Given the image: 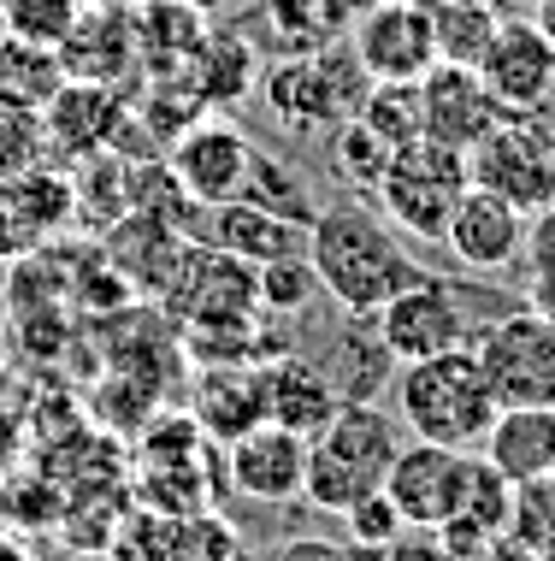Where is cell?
<instances>
[{
	"instance_id": "60d3db41",
	"label": "cell",
	"mask_w": 555,
	"mask_h": 561,
	"mask_svg": "<svg viewBox=\"0 0 555 561\" xmlns=\"http://www.w3.org/2000/svg\"><path fill=\"white\" fill-rule=\"evenodd\" d=\"M0 42H7V12H0Z\"/></svg>"
},
{
	"instance_id": "6da1fadb",
	"label": "cell",
	"mask_w": 555,
	"mask_h": 561,
	"mask_svg": "<svg viewBox=\"0 0 555 561\" xmlns=\"http://www.w3.org/2000/svg\"><path fill=\"white\" fill-rule=\"evenodd\" d=\"M308 261L320 272V290L343 313H379L390 296L408 290L419 272H426L402 249L396 225L361 202L320 207V219L308 225Z\"/></svg>"
},
{
	"instance_id": "9a60e30c",
	"label": "cell",
	"mask_w": 555,
	"mask_h": 561,
	"mask_svg": "<svg viewBox=\"0 0 555 561\" xmlns=\"http://www.w3.org/2000/svg\"><path fill=\"white\" fill-rule=\"evenodd\" d=\"M172 172L201 207H219L231 195H243L248 184V160H254V142L236 125L224 118H195L172 136Z\"/></svg>"
},
{
	"instance_id": "603a6c76",
	"label": "cell",
	"mask_w": 555,
	"mask_h": 561,
	"mask_svg": "<svg viewBox=\"0 0 555 561\" xmlns=\"http://www.w3.org/2000/svg\"><path fill=\"white\" fill-rule=\"evenodd\" d=\"M396 426H402V420H390L379 402H355V397H343V402H337V414L325 420L320 432H313V444H320V449H332L337 461H343V467H355L361 479L384 484L390 455L402 449Z\"/></svg>"
},
{
	"instance_id": "277c9868",
	"label": "cell",
	"mask_w": 555,
	"mask_h": 561,
	"mask_svg": "<svg viewBox=\"0 0 555 561\" xmlns=\"http://www.w3.org/2000/svg\"><path fill=\"white\" fill-rule=\"evenodd\" d=\"M473 172H467V154L461 148H443L431 136H414L390 154L379 190V214L396 225L402 237H419V242H443V225L455 214V202L467 195Z\"/></svg>"
},
{
	"instance_id": "7402d4cb",
	"label": "cell",
	"mask_w": 555,
	"mask_h": 561,
	"mask_svg": "<svg viewBox=\"0 0 555 561\" xmlns=\"http://www.w3.org/2000/svg\"><path fill=\"white\" fill-rule=\"evenodd\" d=\"M485 461L508 484H537L555 473V408H497L485 432Z\"/></svg>"
},
{
	"instance_id": "9c48e42d",
	"label": "cell",
	"mask_w": 555,
	"mask_h": 561,
	"mask_svg": "<svg viewBox=\"0 0 555 561\" xmlns=\"http://www.w3.org/2000/svg\"><path fill=\"white\" fill-rule=\"evenodd\" d=\"M372 83H419L438 66V30L426 0H372L349 36Z\"/></svg>"
},
{
	"instance_id": "4dcf8cb0",
	"label": "cell",
	"mask_w": 555,
	"mask_h": 561,
	"mask_svg": "<svg viewBox=\"0 0 555 561\" xmlns=\"http://www.w3.org/2000/svg\"><path fill=\"white\" fill-rule=\"evenodd\" d=\"M355 118L379 130L390 148L414 142V136H419V83H367Z\"/></svg>"
},
{
	"instance_id": "5b68a950",
	"label": "cell",
	"mask_w": 555,
	"mask_h": 561,
	"mask_svg": "<svg viewBox=\"0 0 555 561\" xmlns=\"http://www.w3.org/2000/svg\"><path fill=\"white\" fill-rule=\"evenodd\" d=\"M467 172L478 190L514 202L532 219L555 202V125H544V113H502L497 130L467 148Z\"/></svg>"
},
{
	"instance_id": "836d02e7",
	"label": "cell",
	"mask_w": 555,
	"mask_h": 561,
	"mask_svg": "<svg viewBox=\"0 0 555 561\" xmlns=\"http://www.w3.org/2000/svg\"><path fill=\"white\" fill-rule=\"evenodd\" d=\"M36 160H48V130H42V113L0 101V184H7V178H19L24 165H36Z\"/></svg>"
},
{
	"instance_id": "f546056e",
	"label": "cell",
	"mask_w": 555,
	"mask_h": 561,
	"mask_svg": "<svg viewBox=\"0 0 555 561\" xmlns=\"http://www.w3.org/2000/svg\"><path fill=\"white\" fill-rule=\"evenodd\" d=\"M254 290H261V313H302L313 296H325L320 290V272H313V261H308V249L254 266Z\"/></svg>"
},
{
	"instance_id": "484cf974",
	"label": "cell",
	"mask_w": 555,
	"mask_h": 561,
	"mask_svg": "<svg viewBox=\"0 0 555 561\" xmlns=\"http://www.w3.org/2000/svg\"><path fill=\"white\" fill-rule=\"evenodd\" d=\"M431 7V30H438V59H455V66H478L490 30L502 19L490 12V0H426Z\"/></svg>"
},
{
	"instance_id": "74e56055",
	"label": "cell",
	"mask_w": 555,
	"mask_h": 561,
	"mask_svg": "<svg viewBox=\"0 0 555 561\" xmlns=\"http://www.w3.org/2000/svg\"><path fill=\"white\" fill-rule=\"evenodd\" d=\"M343 543H325V538H296V543H278V556H337Z\"/></svg>"
},
{
	"instance_id": "8d00e7d4",
	"label": "cell",
	"mask_w": 555,
	"mask_h": 561,
	"mask_svg": "<svg viewBox=\"0 0 555 561\" xmlns=\"http://www.w3.org/2000/svg\"><path fill=\"white\" fill-rule=\"evenodd\" d=\"M527 272H532V266H527ZM527 301L544 313V320H555V272H532V278H527Z\"/></svg>"
},
{
	"instance_id": "3957f363",
	"label": "cell",
	"mask_w": 555,
	"mask_h": 561,
	"mask_svg": "<svg viewBox=\"0 0 555 561\" xmlns=\"http://www.w3.org/2000/svg\"><path fill=\"white\" fill-rule=\"evenodd\" d=\"M367 83H372V78L361 71L355 48L325 42V48H308V54L278 59V66L266 71V83H261V101H266V113H273L284 130L320 136V130H337L343 118L361 107Z\"/></svg>"
},
{
	"instance_id": "2e32d148",
	"label": "cell",
	"mask_w": 555,
	"mask_h": 561,
	"mask_svg": "<svg viewBox=\"0 0 555 561\" xmlns=\"http://www.w3.org/2000/svg\"><path fill=\"white\" fill-rule=\"evenodd\" d=\"M443 242L455 254V266L467 272H502L527 254V214L502 195L467 184V195L455 202V214L443 225Z\"/></svg>"
},
{
	"instance_id": "5bb4252c",
	"label": "cell",
	"mask_w": 555,
	"mask_h": 561,
	"mask_svg": "<svg viewBox=\"0 0 555 561\" xmlns=\"http://www.w3.org/2000/svg\"><path fill=\"white\" fill-rule=\"evenodd\" d=\"M497 95L485 89L478 66H455V59H438V66L419 78V136L443 148H461L467 154L473 142H485L497 130Z\"/></svg>"
},
{
	"instance_id": "ac0fdd59",
	"label": "cell",
	"mask_w": 555,
	"mask_h": 561,
	"mask_svg": "<svg viewBox=\"0 0 555 561\" xmlns=\"http://www.w3.org/2000/svg\"><path fill=\"white\" fill-rule=\"evenodd\" d=\"M125 125V101H118V83H83L71 78L42 113V130H48V160H89L107 148V136Z\"/></svg>"
},
{
	"instance_id": "b9f144b4",
	"label": "cell",
	"mask_w": 555,
	"mask_h": 561,
	"mask_svg": "<svg viewBox=\"0 0 555 561\" xmlns=\"http://www.w3.org/2000/svg\"><path fill=\"white\" fill-rule=\"evenodd\" d=\"M550 484H555V473H550Z\"/></svg>"
},
{
	"instance_id": "d6a6232c",
	"label": "cell",
	"mask_w": 555,
	"mask_h": 561,
	"mask_svg": "<svg viewBox=\"0 0 555 561\" xmlns=\"http://www.w3.org/2000/svg\"><path fill=\"white\" fill-rule=\"evenodd\" d=\"M195 89H201L213 107H231L236 95L254 89V54L243 48V42H231V36L201 42V83Z\"/></svg>"
},
{
	"instance_id": "f1b7e54d",
	"label": "cell",
	"mask_w": 555,
	"mask_h": 561,
	"mask_svg": "<svg viewBox=\"0 0 555 561\" xmlns=\"http://www.w3.org/2000/svg\"><path fill=\"white\" fill-rule=\"evenodd\" d=\"M343 12H355V0H273L266 19L278 24V36L290 48H325V42L343 30Z\"/></svg>"
},
{
	"instance_id": "e575fe53",
	"label": "cell",
	"mask_w": 555,
	"mask_h": 561,
	"mask_svg": "<svg viewBox=\"0 0 555 561\" xmlns=\"http://www.w3.org/2000/svg\"><path fill=\"white\" fill-rule=\"evenodd\" d=\"M0 12H7V30H12V36L59 48V42H66V30L78 24L83 0H0Z\"/></svg>"
},
{
	"instance_id": "ffe728a7",
	"label": "cell",
	"mask_w": 555,
	"mask_h": 561,
	"mask_svg": "<svg viewBox=\"0 0 555 561\" xmlns=\"http://www.w3.org/2000/svg\"><path fill=\"white\" fill-rule=\"evenodd\" d=\"M261 390H266V420L278 426L313 437L325 420L337 414V385L320 360H302V355H266L261 360Z\"/></svg>"
},
{
	"instance_id": "30bf717a",
	"label": "cell",
	"mask_w": 555,
	"mask_h": 561,
	"mask_svg": "<svg viewBox=\"0 0 555 561\" xmlns=\"http://www.w3.org/2000/svg\"><path fill=\"white\" fill-rule=\"evenodd\" d=\"M66 225H78V184H71V172H54L48 160H36L0 184V261H30Z\"/></svg>"
},
{
	"instance_id": "4fadbf2b",
	"label": "cell",
	"mask_w": 555,
	"mask_h": 561,
	"mask_svg": "<svg viewBox=\"0 0 555 561\" xmlns=\"http://www.w3.org/2000/svg\"><path fill=\"white\" fill-rule=\"evenodd\" d=\"M461 473H467V449L431 444V437H408L384 467V491H390V503L402 508V520H408L414 533L419 526L438 533L449 514H455Z\"/></svg>"
},
{
	"instance_id": "d4e9b609",
	"label": "cell",
	"mask_w": 555,
	"mask_h": 561,
	"mask_svg": "<svg viewBox=\"0 0 555 561\" xmlns=\"http://www.w3.org/2000/svg\"><path fill=\"white\" fill-rule=\"evenodd\" d=\"M66 59L59 48L48 42H24L7 30V42H0V101H12V107H30V113H48V101L66 89Z\"/></svg>"
},
{
	"instance_id": "8fae6325",
	"label": "cell",
	"mask_w": 555,
	"mask_h": 561,
	"mask_svg": "<svg viewBox=\"0 0 555 561\" xmlns=\"http://www.w3.org/2000/svg\"><path fill=\"white\" fill-rule=\"evenodd\" d=\"M478 78L502 113H544L555 101V48L532 19H502L478 54Z\"/></svg>"
},
{
	"instance_id": "d590c367",
	"label": "cell",
	"mask_w": 555,
	"mask_h": 561,
	"mask_svg": "<svg viewBox=\"0 0 555 561\" xmlns=\"http://www.w3.org/2000/svg\"><path fill=\"white\" fill-rule=\"evenodd\" d=\"M527 266L532 272H555V202L537 207L527 219Z\"/></svg>"
},
{
	"instance_id": "44dd1931",
	"label": "cell",
	"mask_w": 555,
	"mask_h": 561,
	"mask_svg": "<svg viewBox=\"0 0 555 561\" xmlns=\"http://www.w3.org/2000/svg\"><path fill=\"white\" fill-rule=\"evenodd\" d=\"M266 420V390H261V360H219L195 378V426L219 444L243 437Z\"/></svg>"
},
{
	"instance_id": "e0dca14e",
	"label": "cell",
	"mask_w": 555,
	"mask_h": 561,
	"mask_svg": "<svg viewBox=\"0 0 555 561\" xmlns=\"http://www.w3.org/2000/svg\"><path fill=\"white\" fill-rule=\"evenodd\" d=\"M59 59H66V78H83V83H125L142 59V36H137V19L125 7H95L83 0L78 24L66 30L59 42Z\"/></svg>"
},
{
	"instance_id": "ba28073f",
	"label": "cell",
	"mask_w": 555,
	"mask_h": 561,
	"mask_svg": "<svg viewBox=\"0 0 555 561\" xmlns=\"http://www.w3.org/2000/svg\"><path fill=\"white\" fill-rule=\"evenodd\" d=\"M372 325H379V337L390 343V355L396 360H426V355H443V348H461L473 343V313L461 290H449L443 278H431V272H419L408 290H396L384 301L379 313H372Z\"/></svg>"
},
{
	"instance_id": "83f0119b",
	"label": "cell",
	"mask_w": 555,
	"mask_h": 561,
	"mask_svg": "<svg viewBox=\"0 0 555 561\" xmlns=\"http://www.w3.org/2000/svg\"><path fill=\"white\" fill-rule=\"evenodd\" d=\"M390 154H396V148H390L372 125H361L355 113L332 130V165H337V178H343L349 190H361V195L379 190V178H384Z\"/></svg>"
},
{
	"instance_id": "52a82bcc",
	"label": "cell",
	"mask_w": 555,
	"mask_h": 561,
	"mask_svg": "<svg viewBox=\"0 0 555 561\" xmlns=\"http://www.w3.org/2000/svg\"><path fill=\"white\" fill-rule=\"evenodd\" d=\"M166 313L177 325H224V320H248L261 313V290H254V266L236 254L213 249L207 237L184 242V261H177L172 284L160 290Z\"/></svg>"
},
{
	"instance_id": "f35d334b",
	"label": "cell",
	"mask_w": 555,
	"mask_h": 561,
	"mask_svg": "<svg viewBox=\"0 0 555 561\" xmlns=\"http://www.w3.org/2000/svg\"><path fill=\"white\" fill-rule=\"evenodd\" d=\"M532 24L544 30V36H550V48H555V0H537V7H532Z\"/></svg>"
},
{
	"instance_id": "1f68e13d",
	"label": "cell",
	"mask_w": 555,
	"mask_h": 561,
	"mask_svg": "<svg viewBox=\"0 0 555 561\" xmlns=\"http://www.w3.org/2000/svg\"><path fill=\"white\" fill-rule=\"evenodd\" d=\"M343 520V538H349V550H372V556H384V550H396V538L408 533V520H402V508L390 503V491L379 484V491H367L361 503H349L337 514Z\"/></svg>"
},
{
	"instance_id": "7a4b0ae2",
	"label": "cell",
	"mask_w": 555,
	"mask_h": 561,
	"mask_svg": "<svg viewBox=\"0 0 555 561\" xmlns=\"http://www.w3.org/2000/svg\"><path fill=\"white\" fill-rule=\"evenodd\" d=\"M497 390H490L485 367H478L473 343L443 348L426 360H402L396 373V420L408 437H431L449 449H478L497 420Z\"/></svg>"
},
{
	"instance_id": "8992f818",
	"label": "cell",
	"mask_w": 555,
	"mask_h": 561,
	"mask_svg": "<svg viewBox=\"0 0 555 561\" xmlns=\"http://www.w3.org/2000/svg\"><path fill=\"white\" fill-rule=\"evenodd\" d=\"M473 355L502 408H555V320H544L537 308L478 325Z\"/></svg>"
},
{
	"instance_id": "d6986e66",
	"label": "cell",
	"mask_w": 555,
	"mask_h": 561,
	"mask_svg": "<svg viewBox=\"0 0 555 561\" xmlns=\"http://www.w3.org/2000/svg\"><path fill=\"white\" fill-rule=\"evenodd\" d=\"M201 237L213 242V249L236 254V261H248V266H266V261H284V254L308 249V225L273 214V207L248 202V195H231V202L207 207Z\"/></svg>"
},
{
	"instance_id": "4316f807",
	"label": "cell",
	"mask_w": 555,
	"mask_h": 561,
	"mask_svg": "<svg viewBox=\"0 0 555 561\" xmlns=\"http://www.w3.org/2000/svg\"><path fill=\"white\" fill-rule=\"evenodd\" d=\"M243 195L261 202V207H273V214H284V219H296V225L320 219V207H313V195H308V178L296 172V165H284L278 154H266V148H254Z\"/></svg>"
},
{
	"instance_id": "cb8c5ba5",
	"label": "cell",
	"mask_w": 555,
	"mask_h": 561,
	"mask_svg": "<svg viewBox=\"0 0 555 561\" xmlns=\"http://www.w3.org/2000/svg\"><path fill=\"white\" fill-rule=\"evenodd\" d=\"M325 373H332L337 397H355V402H379L384 385H396V367L402 360L390 355V343L379 337V325H372V313H349V325H343V337L332 348V360H320Z\"/></svg>"
},
{
	"instance_id": "ab89813d",
	"label": "cell",
	"mask_w": 555,
	"mask_h": 561,
	"mask_svg": "<svg viewBox=\"0 0 555 561\" xmlns=\"http://www.w3.org/2000/svg\"><path fill=\"white\" fill-rule=\"evenodd\" d=\"M95 7H130V0H95Z\"/></svg>"
},
{
	"instance_id": "7c38bea8",
	"label": "cell",
	"mask_w": 555,
	"mask_h": 561,
	"mask_svg": "<svg viewBox=\"0 0 555 561\" xmlns=\"http://www.w3.org/2000/svg\"><path fill=\"white\" fill-rule=\"evenodd\" d=\"M224 479H231L236 496L248 503H302V479H308V437L278 426V420H261L243 437L224 444Z\"/></svg>"
}]
</instances>
